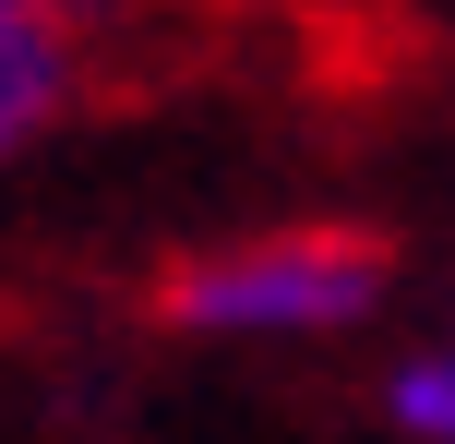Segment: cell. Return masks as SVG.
Wrapping results in <instances>:
<instances>
[{"label":"cell","instance_id":"cell-1","mask_svg":"<svg viewBox=\"0 0 455 444\" xmlns=\"http://www.w3.org/2000/svg\"><path fill=\"white\" fill-rule=\"evenodd\" d=\"M384 301V253L360 229H251L168 277V325L192 336H336Z\"/></svg>","mask_w":455,"mask_h":444},{"label":"cell","instance_id":"cell-2","mask_svg":"<svg viewBox=\"0 0 455 444\" xmlns=\"http://www.w3.org/2000/svg\"><path fill=\"white\" fill-rule=\"evenodd\" d=\"M84 96V0H0V133L36 144Z\"/></svg>","mask_w":455,"mask_h":444},{"label":"cell","instance_id":"cell-3","mask_svg":"<svg viewBox=\"0 0 455 444\" xmlns=\"http://www.w3.org/2000/svg\"><path fill=\"white\" fill-rule=\"evenodd\" d=\"M384 408L408 421L419 444H455V349H432V360H408V373L384 384Z\"/></svg>","mask_w":455,"mask_h":444}]
</instances>
